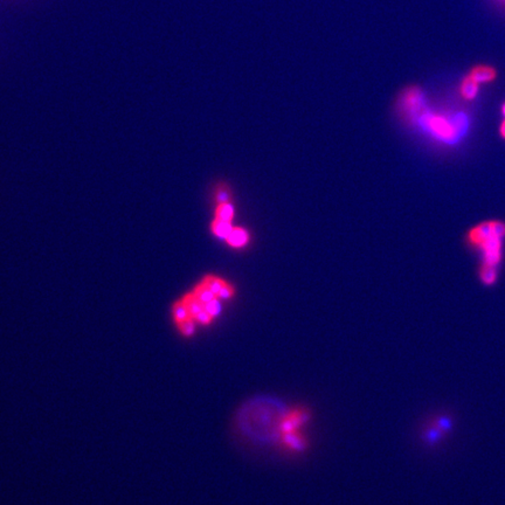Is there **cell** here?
<instances>
[{"label":"cell","mask_w":505,"mask_h":505,"mask_svg":"<svg viewBox=\"0 0 505 505\" xmlns=\"http://www.w3.org/2000/svg\"><path fill=\"white\" fill-rule=\"evenodd\" d=\"M468 75L472 80H475L476 83L483 85V83H492L497 78V72L494 67L479 65V66L472 67Z\"/></svg>","instance_id":"obj_8"},{"label":"cell","mask_w":505,"mask_h":505,"mask_svg":"<svg viewBox=\"0 0 505 505\" xmlns=\"http://www.w3.org/2000/svg\"><path fill=\"white\" fill-rule=\"evenodd\" d=\"M286 410V407L276 401H250L239 410L238 423L243 432L254 439L277 443Z\"/></svg>","instance_id":"obj_1"},{"label":"cell","mask_w":505,"mask_h":505,"mask_svg":"<svg viewBox=\"0 0 505 505\" xmlns=\"http://www.w3.org/2000/svg\"><path fill=\"white\" fill-rule=\"evenodd\" d=\"M479 280L482 281L484 286H494L497 282V270L496 267L489 266L486 263H483L482 266L479 267Z\"/></svg>","instance_id":"obj_13"},{"label":"cell","mask_w":505,"mask_h":505,"mask_svg":"<svg viewBox=\"0 0 505 505\" xmlns=\"http://www.w3.org/2000/svg\"><path fill=\"white\" fill-rule=\"evenodd\" d=\"M235 288L230 283H227L226 286L223 287V290L220 292L219 299L221 301H230L235 296Z\"/></svg>","instance_id":"obj_19"},{"label":"cell","mask_w":505,"mask_h":505,"mask_svg":"<svg viewBox=\"0 0 505 505\" xmlns=\"http://www.w3.org/2000/svg\"><path fill=\"white\" fill-rule=\"evenodd\" d=\"M446 437V434L443 433L442 430H440L439 427L432 420L427 423L425 430H423L422 439L428 446H435Z\"/></svg>","instance_id":"obj_9"},{"label":"cell","mask_w":505,"mask_h":505,"mask_svg":"<svg viewBox=\"0 0 505 505\" xmlns=\"http://www.w3.org/2000/svg\"><path fill=\"white\" fill-rule=\"evenodd\" d=\"M492 228V227H491ZM479 250H482L484 255V262L489 266L496 267L501 263L503 259V239L496 235L492 232L491 235L489 236L488 239L484 240Z\"/></svg>","instance_id":"obj_5"},{"label":"cell","mask_w":505,"mask_h":505,"mask_svg":"<svg viewBox=\"0 0 505 505\" xmlns=\"http://www.w3.org/2000/svg\"><path fill=\"white\" fill-rule=\"evenodd\" d=\"M492 234L491 221H486V223H479L472 227V230L468 232V243L472 246L479 248L481 243L484 240L488 239L489 236Z\"/></svg>","instance_id":"obj_7"},{"label":"cell","mask_w":505,"mask_h":505,"mask_svg":"<svg viewBox=\"0 0 505 505\" xmlns=\"http://www.w3.org/2000/svg\"><path fill=\"white\" fill-rule=\"evenodd\" d=\"M201 282H203L207 288H210L218 297H219L220 292L223 290V287L226 286L227 283H228L226 280L221 279L219 276L216 275H206L201 280Z\"/></svg>","instance_id":"obj_16"},{"label":"cell","mask_w":505,"mask_h":505,"mask_svg":"<svg viewBox=\"0 0 505 505\" xmlns=\"http://www.w3.org/2000/svg\"><path fill=\"white\" fill-rule=\"evenodd\" d=\"M422 119L426 123L427 128L440 139L450 142L457 137V128L446 117L435 114H425Z\"/></svg>","instance_id":"obj_3"},{"label":"cell","mask_w":505,"mask_h":505,"mask_svg":"<svg viewBox=\"0 0 505 505\" xmlns=\"http://www.w3.org/2000/svg\"><path fill=\"white\" fill-rule=\"evenodd\" d=\"M399 105L405 115H419L422 112L423 109V95L421 89L418 85L407 87L400 95Z\"/></svg>","instance_id":"obj_4"},{"label":"cell","mask_w":505,"mask_h":505,"mask_svg":"<svg viewBox=\"0 0 505 505\" xmlns=\"http://www.w3.org/2000/svg\"><path fill=\"white\" fill-rule=\"evenodd\" d=\"M479 83H476L475 80H472L469 75H467L461 83L459 87V94L462 96L463 100L466 101H472L476 99V96L479 95Z\"/></svg>","instance_id":"obj_10"},{"label":"cell","mask_w":505,"mask_h":505,"mask_svg":"<svg viewBox=\"0 0 505 505\" xmlns=\"http://www.w3.org/2000/svg\"><path fill=\"white\" fill-rule=\"evenodd\" d=\"M310 421V412L305 407L296 406L286 410L283 417L277 446L289 454H299L308 448L304 426Z\"/></svg>","instance_id":"obj_2"},{"label":"cell","mask_w":505,"mask_h":505,"mask_svg":"<svg viewBox=\"0 0 505 505\" xmlns=\"http://www.w3.org/2000/svg\"><path fill=\"white\" fill-rule=\"evenodd\" d=\"M172 317L177 325L191 319L190 312L181 299H178L177 302H174L172 305Z\"/></svg>","instance_id":"obj_14"},{"label":"cell","mask_w":505,"mask_h":505,"mask_svg":"<svg viewBox=\"0 0 505 505\" xmlns=\"http://www.w3.org/2000/svg\"><path fill=\"white\" fill-rule=\"evenodd\" d=\"M177 326L178 330H179V332H181V335L184 336V337H192V336H194V334H196V331H197V323L192 319L183 321L181 324H178Z\"/></svg>","instance_id":"obj_18"},{"label":"cell","mask_w":505,"mask_h":505,"mask_svg":"<svg viewBox=\"0 0 505 505\" xmlns=\"http://www.w3.org/2000/svg\"><path fill=\"white\" fill-rule=\"evenodd\" d=\"M502 114H503V115H504V117H505V102H504V105H503V107H502Z\"/></svg>","instance_id":"obj_21"},{"label":"cell","mask_w":505,"mask_h":505,"mask_svg":"<svg viewBox=\"0 0 505 505\" xmlns=\"http://www.w3.org/2000/svg\"><path fill=\"white\" fill-rule=\"evenodd\" d=\"M230 197H232V192H230V187L227 186L226 184L218 185L217 188H216V193H214V199H216L217 205L230 203Z\"/></svg>","instance_id":"obj_17"},{"label":"cell","mask_w":505,"mask_h":505,"mask_svg":"<svg viewBox=\"0 0 505 505\" xmlns=\"http://www.w3.org/2000/svg\"><path fill=\"white\" fill-rule=\"evenodd\" d=\"M250 235L248 230L240 226H234L233 230H230V235L225 240V243L233 250H243L250 243Z\"/></svg>","instance_id":"obj_6"},{"label":"cell","mask_w":505,"mask_h":505,"mask_svg":"<svg viewBox=\"0 0 505 505\" xmlns=\"http://www.w3.org/2000/svg\"><path fill=\"white\" fill-rule=\"evenodd\" d=\"M234 225L232 223H226L223 220L216 219L211 223V232L214 236H217L218 239L225 240L227 236L230 235V230H233Z\"/></svg>","instance_id":"obj_11"},{"label":"cell","mask_w":505,"mask_h":505,"mask_svg":"<svg viewBox=\"0 0 505 505\" xmlns=\"http://www.w3.org/2000/svg\"><path fill=\"white\" fill-rule=\"evenodd\" d=\"M499 134L502 136V138L505 139V119L503 121L502 124H501V128H499Z\"/></svg>","instance_id":"obj_20"},{"label":"cell","mask_w":505,"mask_h":505,"mask_svg":"<svg viewBox=\"0 0 505 505\" xmlns=\"http://www.w3.org/2000/svg\"><path fill=\"white\" fill-rule=\"evenodd\" d=\"M192 292H193L196 297H197L201 303H203V304H206V303L211 302V301H214V299H219V297H218L210 288H207L201 281L198 283L197 286L194 287Z\"/></svg>","instance_id":"obj_15"},{"label":"cell","mask_w":505,"mask_h":505,"mask_svg":"<svg viewBox=\"0 0 505 505\" xmlns=\"http://www.w3.org/2000/svg\"><path fill=\"white\" fill-rule=\"evenodd\" d=\"M234 217H235V210H234L233 203H223L216 206V211H214L216 219L233 223Z\"/></svg>","instance_id":"obj_12"}]
</instances>
